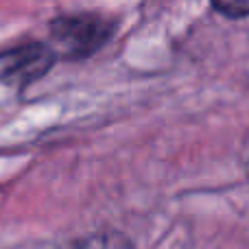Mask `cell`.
Listing matches in <instances>:
<instances>
[{
	"mask_svg": "<svg viewBox=\"0 0 249 249\" xmlns=\"http://www.w3.org/2000/svg\"><path fill=\"white\" fill-rule=\"evenodd\" d=\"M112 35V24L96 16L59 18L51 26L55 46L68 57H86L101 48Z\"/></svg>",
	"mask_w": 249,
	"mask_h": 249,
	"instance_id": "cell-1",
	"label": "cell"
},
{
	"mask_svg": "<svg viewBox=\"0 0 249 249\" xmlns=\"http://www.w3.org/2000/svg\"><path fill=\"white\" fill-rule=\"evenodd\" d=\"M53 64V51L42 44L16 48V51L0 55V83H29L42 77Z\"/></svg>",
	"mask_w": 249,
	"mask_h": 249,
	"instance_id": "cell-2",
	"label": "cell"
},
{
	"mask_svg": "<svg viewBox=\"0 0 249 249\" xmlns=\"http://www.w3.org/2000/svg\"><path fill=\"white\" fill-rule=\"evenodd\" d=\"M72 249H131V243L121 234H94L86 241H79Z\"/></svg>",
	"mask_w": 249,
	"mask_h": 249,
	"instance_id": "cell-3",
	"label": "cell"
},
{
	"mask_svg": "<svg viewBox=\"0 0 249 249\" xmlns=\"http://www.w3.org/2000/svg\"><path fill=\"white\" fill-rule=\"evenodd\" d=\"M212 4L230 18L249 16V0H212Z\"/></svg>",
	"mask_w": 249,
	"mask_h": 249,
	"instance_id": "cell-4",
	"label": "cell"
},
{
	"mask_svg": "<svg viewBox=\"0 0 249 249\" xmlns=\"http://www.w3.org/2000/svg\"><path fill=\"white\" fill-rule=\"evenodd\" d=\"M247 175H249V160H247Z\"/></svg>",
	"mask_w": 249,
	"mask_h": 249,
	"instance_id": "cell-5",
	"label": "cell"
}]
</instances>
